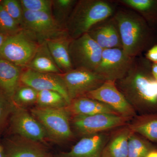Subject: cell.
Returning <instances> with one entry per match:
<instances>
[{"label": "cell", "mask_w": 157, "mask_h": 157, "mask_svg": "<svg viewBox=\"0 0 157 157\" xmlns=\"http://www.w3.org/2000/svg\"><path fill=\"white\" fill-rule=\"evenodd\" d=\"M135 58L129 56L122 48L104 49L95 72L106 81H117L128 73Z\"/></svg>", "instance_id": "9c48e42d"}, {"label": "cell", "mask_w": 157, "mask_h": 157, "mask_svg": "<svg viewBox=\"0 0 157 157\" xmlns=\"http://www.w3.org/2000/svg\"><path fill=\"white\" fill-rule=\"evenodd\" d=\"M46 157H54V156L53 155H52V154H51L50 153L49 154H48V155L46 156Z\"/></svg>", "instance_id": "8d00e7d4"}, {"label": "cell", "mask_w": 157, "mask_h": 157, "mask_svg": "<svg viewBox=\"0 0 157 157\" xmlns=\"http://www.w3.org/2000/svg\"><path fill=\"white\" fill-rule=\"evenodd\" d=\"M26 68L41 73H62L51 54L46 42L39 45Z\"/></svg>", "instance_id": "603a6c76"}, {"label": "cell", "mask_w": 157, "mask_h": 157, "mask_svg": "<svg viewBox=\"0 0 157 157\" xmlns=\"http://www.w3.org/2000/svg\"><path fill=\"white\" fill-rule=\"evenodd\" d=\"M77 0H52V14L59 25H66Z\"/></svg>", "instance_id": "d4e9b609"}, {"label": "cell", "mask_w": 157, "mask_h": 157, "mask_svg": "<svg viewBox=\"0 0 157 157\" xmlns=\"http://www.w3.org/2000/svg\"><path fill=\"white\" fill-rule=\"evenodd\" d=\"M144 57L151 63H157V44L147 51Z\"/></svg>", "instance_id": "1f68e13d"}, {"label": "cell", "mask_w": 157, "mask_h": 157, "mask_svg": "<svg viewBox=\"0 0 157 157\" xmlns=\"http://www.w3.org/2000/svg\"><path fill=\"white\" fill-rule=\"evenodd\" d=\"M67 108L71 117L90 116L101 113L120 115L107 104L85 97L72 100Z\"/></svg>", "instance_id": "ac0fdd59"}, {"label": "cell", "mask_w": 157, "mask_h": 157, "mask_svg": "<svg viewBox=\"0 0 157 157\" xmlns=\"http://www.w3.org/2000/svg\"><path fill=\"white\" fill-rule=\"evenodd\" d=\"M113 17L118 27L122 49L129 56H140L157 44L156 33L137 12L124 7L117 9Z\"/></svg>", "instance_id": "7a4b0ae2"}, {"label": "cell", "mask_w": 157, "mask_h": 157, "mask_svg": "<svg viewBox=\"0 0 157 157\" xmlns=\"http://www.w3.org/2000/svg\"><path fill=\"white\" fill-rule=\"evenodd\" d=\"M10 124L13 133L25 139L40 143L49 138L41 123L22 107H16L14 109Z\"/></svg>", "instance_id": "8fae6325"}, {"label": "cell", "mask_w": 157, "mask_h": 157, "mask_svg": "<svg viewBox=\"0 0 157 157\" xmlns=\"http://www.w3.org/2000/svg\"><path fill=\"white\" fill-rule=\"evenodd\" d=\"M157 146L141 135L132 132L128 140V157H147Z\"/></svg>", "instance_id": "cb8c5ba5"}, {"label": "cell", "mask_w": 157, "mask_h": 157, "mask_svg": "<svg viewBox=\"0 0 157 157\" xmlns=\"http://www.w3.org/2000/svg\"><path fill=\"white\" fill-rule=\"evenodd\" d=\"M114 2L137 12L156 33L157 0H117Z\"/></svg>", "instance_id": "44dd1931"}, {"label": "cell", "mask_w": 157, "mask_h": 157, "mask_svg": "<svg viewBox=\"0 0 157 157\" xmlns=\"http://www.w3.org/2000/svg\"><path fill=\"white\" fill-rule=\"evenodd\" d=\"M132 119L121 115L101 113L71 117L70 124L74 134L82 137L110 132L127 125Z\"/></svg>", "instance_id": "8992f818"}, {"label": "cell", "mask_w": 157, "mask_h": 157, "mask_svg": "<svg viewBox=\"0 0 157 157\" xmlns=\"http://www.w3.org/2000/svg\"><path fill=\"white\" fill-rule=\"evenodd\" d=\"M151 70L153 76L157 81V63H152Z\"/></svg>", "instance_id": "d6a6232c"}, {"label": "cell", "mask_w": 157, "mask_h": 157, "mask_svg": "<svg viewBox=\"0 0 157 157\" xmlns=\"http://www.w3.org/2000/svg\"><path fill=\"white\" fill-rule=\"evenodd\" d=\"M38 91L33 88L21 83L12 98L15 106L22 107L36 103Z\"/></svg>", "instance_id": "4316f807"}, {"label": "cell", "mask_w": 157, "mask_h": 157, "mask_svg": "<svg viewBox=\"0 0 157 157\" xmlns=\"http://www.w3.org/2000/svg\"><path fill=\"white\" fill-rule=\"evenodd\" d=\"M0 3L8 14L21 27L24 11L20 0H0Z\"/></svg>", "instance_id": "f1b7e54d"}, {"label": "cell", "mask_w": 157, "mask_h": 157, "mask_svg": "<svg viewBox=\"0 0 157 157\" xmlns=\"http://www.w3.org/2000/svg\"><path fill=\"white\" fill-rule=\"evenodd\" d=\"M70 102L73 99L85 97L100 87L106 81L94 71L73 69L62 73Z\"/></svg>", "instance_id": "30bf717a"}, {"label": "cell", "mask_w": 157, "mask_h": 157, "mask_svg": "<svg viewBox=\"0 0 157 157\" xmlns=\"http://www.w3.org/2000/svg\"><path fill=\"white\" fill-rule=\"evenodd\" d=\"M36 104L38 107L48 108H63L69 105L65 98L60 94L51 90L38 91Z\"/></svg>", "instance_id": "484cf974"}, {"label": "cell", "mask_w": 157, "mask_h": 157, "mask_svg": "<svg viewBox=\"0 0 157 157\" xmlns=\"http://www.w3.org/2000/svg\"><path fill=\"white\" fill-rule=\"evenodd\" d=\"M87 34L103 50L122 48L120 34L113 16L98 23Z\"/></svg>", "instance_id": "9a60e30c"}, {"label": "cell", "mask_w": 157, "mask_h": 157, "mask_svg": "<svg viewBox=\"0 0 157 157\" xmlns=\"http://www.w3.org/2000/svg\"><path fill=\"white\" fill-rule=\"evenodd\" d=\"M104 0L77 1L66 25L72 39L87 33L98 23L112 17L117 8L114 1Z\"/></svg>", "instance_id": "3957f363"}, {"label": "cell", "mask_w": 157, "mask_h": 157, "mask_svg": "<svg viewBox=\"0 0 157 157\" xmlns=\"http://www.w3.org/2000/svg\"><path fill=\"white\" fill-rule=\"evenodd\" d=\"M24 11L52 14V0H20Z\"/></svg>", "instance_id": "f546056e"}, {"label": "cell", "mask_w": 157, "mask_h": 157, "mask_svg": "<svg viewBox=\"0 0 157 157\" xmlns=\"http://www.w3.org/2000/svg\"><path fill=\"white\" fill-rule=\"evenodd\" d=\"M33 37L23 29L7 38L0 48V59L25 69L39 45Z\"/></svg>", "instance_id": "5b68a950"}, {"label": "cell", "mask_w": 157, "mask_h": 157, "mask_svg": "<svg viewBox=\"0 0 157 157\" xmlns=\"http://www.w3.org/2000/svg\"><path fill=\"white\" fill-rule=\"evenodd\" d=\"M23 69L11 62L0 59V90L11 100L21 84Z\"/></svg>", "instance_id": "ffe728a7"}, {"label": "cell", "mask_w": 157, "mask_h": 157, "mask_svg": "<svg viewBox=\"0 0 157 157\" xmlns=\"http://www.w3.org/2000/svg\"><path fill=\"white\" fill-rule=\"evenodd\" d=\"M131 133L128 125L111 131L101 157H128V140Z\"/></svg>", "instance_id": "e0dca14e"}, {"label": "cell", "mask_w": 157, "mask_h": 157, "mask_svg": "<svg viewBox=\"0 0 157 157\" xmlns=\"http://www.w3.org/2000/svg\"><path fill=\"white\" fill-rule=\"evenodd\" d=\"M21 27L39 44L68 34L56 21L52 14L46 12L24 11Z\"/></svg>", "instance_id": "52a82bcc"}, {"label": "cell", "mask_w": 157, "mask_h": 157, "mask_svg": "<svg viewBox=\"0 0 157 157\" xmlns=\"http://www.w3.org/2000/svg\"><path fill=\"white\" fill-rule=\"evenodd\" d=\"M22 30L0 3V33L8 36H13Z\"/></svg>", "instance_id": "83f0119b"}, {"label": "cell", "mask_w": 157, "mask_h": 157, "mask_svg": "<svg viewBox=\"0 0 157 157\" xmlns=\"http://www.w3.org/2000/svg\"><path fill=\"white\" fill-rule=\"evenodd\" d=\"M0 157H7L4 146L0 144Z\"/></svg>", "instance_id": "e575fe53"}, {"label": "cell", "mask_w": 157, "mask_h": 157, "mask_svg": "<svg viewBox=\"0 0 157 157\" xmlns=\"http://www.w3.org/2000/svg\"><path fill=\"white\" fill-rule=\"evenodd\" d=\"M128 126L131 132L157 146V113L137 115L130 121Z\"/></svg>", "instance_id": "7402d4cb"}, {"label": "cell", "mask_w": 157, "mask_h": 157, "mask_svg": "<svg viewBox=\"0 0 157 157\" xmlns=\"http://www.w3.org/2000/svg\"><path fill=\"white\" fill-rule=\"evenodd\" d=\"M85 97L107 104L124 117L132 119L137 115L117 87L115 82L106 81L100 87L90 92Z\"/></svg>", "instance_id": "7c38bea8"}, {"label": "cell", "mask_w": 157, "mask_h": 157, "mask_svg": "<svg viewBox=\"0 0 157 157\" xmlns=\"http://www.w3.org/2000/svg\"><path fill=\"white\" fill-rule=\"evenodd\" d=\"M21 83L29 86L38 91L43 90L55 91L60 94L69 104L70 100L62 74L41 73L30 69H24Z\"/></svg>", "instance_id": "4fadbf2b"}, {"label": "cell", "mask_w": 157, "mask_h": 157, "mask_svg": "<svg viewBox=\"0 0 157 157\" xmlns=\"http://www.w3.org/2000/svg\"><path fill=\"white\" fill-rule=\"evenodd\" d=\"M16 107L11 98L0 90V130Z\"/></svg>", "instance_id": "4dcf8cb0"}, {"label": "cell", "mask_w": 157, "mask_h": 157, "mask_svg": "<svg viewBox=\"0 0 157 157\" xmlns=\"http://www.w3.org/2000/svg\"><path fill=\"white\" fill-rule=\"evenodd\" d=\"M147 157H157V148L153 150L150 152Z\"/></svg>", "instance_id": "d590c367"}, {"label": "cell", "mask_w": 157, "mask_h": 157, "mask_svg": "<svg viewBox=\"0 0 157 157\" xmlns=\"http://www.w3.org/2000/svg\"><path fill=\"white\" fill-rule=\"evenodd\" d=\"M9 37L0 33V48L3 45V44H4V42H6V39Z\"/></svg>", "instance_id": "836d02e7"}, {"label": "cell", "mask_w": 157, "mask_h": 157, "mask_svg": "<svg viewBox=\"0 0 157 157\" xmlns=\"http://www.w3.org/2000/svg\"><path fill=\"white\" fill-rule=\"evenodd\" d=\"M69 51L73 69L95 72L101 62L103 49L86 33L72 39Z\"/></svg>", "instance_id": "ba28073f"}, {"label": "cell", "mask_w": 157, "mask_h": 157, "mask_svg": "<svg viewBox=\"0 0 157 157\" xmlns=\"http://www.w3.org/2000/svg\"><path fill=\"white\" fill-rule=\"evenodd\" d=\"M31 113L45 129L49 138L63 142L74 137L71 124V114L67 108H48L37 107Z\"/></svg>", "instance_id": "277c9868"}, {"label": "cell", "mask_w": 157, "mask_h": 157, "mask_svg": "<svg viewBox=\"0 0 157 157\" xmlns=\"http://www.w3.org/2000/svg\"><path fill=\"white\" fill-rule=\"evenodd\" d=\"M110 132L82 137L69 151L53 155L54 157H101Z\"/></svg>", "instance_id": "5bb4252c"}, {"label": "cell", "mask_w": 157, "mask_h": 157, "mask_svg": "<svg viewBox=\"0 0 157 157\" xmlns=\"http://www.w3.org/2000/svg\"><path fill=\"white\" fill-rule=\"evenodd\" d=\"M151 64L142 56L137 57L127 75L115 82L137 115L157 113V81Z\"/></svg>", "instance_id": "6da1fadb"}, {"label": "cell", "mask_w": 157, "mask_h": 157, "mask_svg": "<svg viewBox=\"0 0 157 157\" xmlns=\"http://www.w3.org/2000/svg\"><path fill=\"white\" fill-rule=\"evenodd\" d=\"M3 146L7 157H46L50 154L41 143L20 137L8 140Z\"/></svg>", "instance_id": "2e32d148"}, {"label": "cell", "mask_w": 157, "mask_h": 157, "mask_svg": "<svg viewBox=\"0 0 157 157\" xmlns=\"http://www.w3.org/2000/svg\"><path fill=\"white\" fill-rule=\"evenodd\" d=\"M72 39L67 34L46 41L51 54L62 73L73 69L69 51Z\"/></svg>", "instance_id": "d6986e66"}]
</instances>
